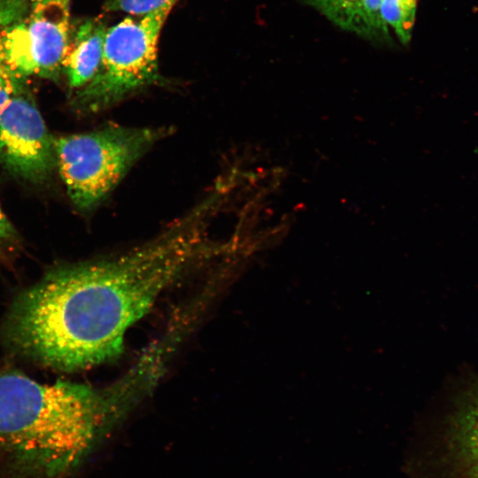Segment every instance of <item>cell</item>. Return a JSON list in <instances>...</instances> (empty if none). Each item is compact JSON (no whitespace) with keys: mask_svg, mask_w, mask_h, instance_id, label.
<instances>
[{"mask_svg":"<svg viewBox=\"0 0 478 478\" xmlns=\"http://www.w3.org/2000/svg\"><path fill=\"white\" fill-rule=\"evenodd\" d=\"M205 227L189 215L124 254L51 270L15 299L4 340L17 353L62 371L112 360L123 351L127 329L158 296L212 255Z\"/></svg>","mask_w":478,"mask_h":478,"instance_id":"cell-1","label":"cell"},{"mask_svg":"<svg viewBox=\"0 0 478 478\" xmlns=\"http://www.w3.org/2000/svg\"><path fill=\"white\" fill-rule=\"evenodd\" d=\"M131 382L105 392L84 384L40 383L18 372L0 374V446L23 462L58 474L77 466L120 418Z\"/></svg>","mask_w":478,"mask_h":478,"instance_id":"cell-2","label":"cell"},{"mask_svg":"<svg viewBox=\"0 0 478 478\" xmlns=\"http://www.w3.org/2000/svg\"><path fill=\"white\" fill-rule=\"evenodd\" d=\"M166 134L164 127L111 124L54 137L57 166L73 204L81 211L96 207Z\"/></svg>","mask_w":478,"mask_h":478,"instance_id":"cell-3","label":"cell"},{"mask_svg":"<svg viewBox=\"0 0 478 478\" xmlns=\"http://www.w3.org/2000/svg\"><path fill=\"white\" fill-rule=\"evenodd\" d=\"M174 4L139 18L127 17L106 30L99 69L80 89L77 106L96 112L158 80V40Z\"/></svg>","mask_w":478,"mask_h":478,"instance_id":"cell-4","label":"cell"},{"mask_svg":"<svg viewBox=\"0 0 478 478\" xmlns=\"http://www.w3.org/2000/svg\"><path fill=\"white\" fill-rule=\"evenodd\" d=\"M72 0H30L25 17L6 28L4 63L19 78L57 77L69 50Z\"/></svg>","mask_w":478,"mask_h":478,"instance_id":"cell-5","label":"cell"},{"mask_svg":"<svg viewBox=\"0 0 478 478\" xmlns=\"http://www.w3.org/2000/svg\"><path fill=\"white\" fill-rule=\"evenodd\" d=\"M22 85L0 118V162L13 174L41 182L57 166L54 137Z\"/></svg>","mask_w":478,"mask_h":478,"instance_id":"cell-6","label":"cell"},{"mask_svg":"<svg viewBox=\"0 0 478 478\" xmlns=\"http://www.w3.org/2000/svg\"><path fill=\"white\" fill-rule=\"evenodd\" d=\"M340 29L381 48H394L396 40L383 23L380 0H299Z\"/></svg>","mask_w":478,"mask_h":478,"instance_id":"cell-7","label":"cell"},{"mask_svg":"<svg viewBox=\"0 0 478 478\" xmlns=\"http://www.w3.org/2000/svg\"><path fill=\"white\" fill-rule=\"evenodd\" d=\"M106 28L103 22L89 19L81 23L64 66L69 85L81 89L96 74L103 57Z\"/></svg>","mask_w":478,"mask_h":478,"instance_id":"cell-8","label":"cell"},{"mask_svg":"<svg viewBox=\"0 0 478 478\" xmlns=\"http://www.w3.org/2000/svg\"><path fill=\"white\" fill-rule=\"evenodd\" d=\"M417 0H380L381 18L392 35L403 45L412 35Z\"/></svg>","mask_w":478,"mask_h":478,"instance_id":"cell-9","label":"cell"},{"mask_svg":"<svg viewBox=\"0 0 478 478\" xmlns=\"http://www.w3.org/2000/svg\"><path fill=\"white\" fill-rule=\"evenodd\" d=\"M460 418L459 434L463 446L475 459H478V396Z\"/></svg>","mask_w":478,"mask_h":478,"instance_id":"cell-10","label":"cell"},{"mask_svg":"<svg viewBox=\"0 0 478 478\" xmlns=\"http://www.w3.org/2000/svg\"><path fill=\"white\" fill-rule=\"evenodd\" d=\"M177 0H104L107 11L123 12L132 15L143 16L152 12L168 3Z\"/></svg>","mask_w":478,"mask_h":478,"instance_id":"cell-11","label":"cell"},{"mask_svg":"<svg viewBox=\"0 0 478 478\" xmlns=\"http://www.w3.org/2000/svg\"><path fill=\"white\" fill-rule=\"evenodd\" d=\"M29 4L30 0H0V31L20 21Z\"/></svg>","mask_w":478,"mask_h":478,"instance_id":"cell-12","label":"cell"},{"mask_svg":"<svg viewBox=\"0 0 478 478\" xmlns=\"http://www.w3.org/2000/svg\"><path fill=\"white\" fill-rule=\"evenodd\" d=\"M22 85V79L15 76L6 66L0 71V118L10 100Z\"/></svg>","mask_w":478,"mask_h":478,"instance_id":"cell-13","label":"cell"},{"mask_svg":"<svg viewBox=\"0 0 478 478\" xmlns=\"http://www.w3.org/2000/svg\"><path fill=\"white\" fill-rule=\"evenodd\" d=\"M14 235L13 226L0 206V243L11 240Z\"/></svg>","mask_w":478,"mask_h":478,"instance_id":"cell-14","label":"cell"},{"mask_svg":"<svg viewBox=\"0 0 478 478\" xmlns=\"http://www.w3.org/2000/svg\"><path fill=\"white\" fill-rule=\"evenodd\" d=\"M6 29L0 31V71L5 66L4 52V36Z\"/></svg>","mask_w":478,"mask_h":478,"instance_id":"cell-15","label":"cell"},{"mask_svg":"<svg viewBox=\"0 0 478 478\" xmlns=\"http://www.w3.org/2000/svg\"><path fill=\"white\" fill-rule=\"evenodd\" d=\"M474 467V478H478V459H476V465Z\"/></svg>","mask_w":478,"mask_h":478,"instance_id":"cell-16","label":"cell"}]
</instances>
